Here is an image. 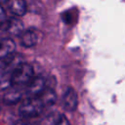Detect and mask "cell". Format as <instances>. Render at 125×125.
Listing matches in <instances>:
<instances>
[{
	"label": "cell",
	"mask_w": 125,
	"mask_h": 125,
	"mask_svg": "<svg viewBox=\"0 0 125 125\" xmlns=\"http://www.w3.org/2000/svg\"><path fill=\"white\" fill-rule=\"evenodd\" d=\"M34 78L33 68L26 62L19 64L12 73V85L19 87H26Z\"/></svg>",
	"instance_id": "1"
},
{
	"label": "cell",
	"mask_w": 125,
	"mask_h": 125,
	"mask_svg": "<svg viewBox=\"0 0 125 125\" xmlns=\"http://www.w3.org/2000/svg\"><path fill=\"white\" fill-rule=\"evenodd\" d=\"M0 110H1V105H0Z\"/></svg>",
	"instance_id": "16"
},
{
	"label": "cell",
	"mask_w": 125,
	"mask_h": 125,
	"mask_svg": "<svg viewBox=\"0 0 125 125\" xmlns=\"http://www.w3.org/2000/svg\"><path fill=\"white\" fill-rule=\"evenodd\" d=\"M6 31L11 35L20 36L23 32V24L19 19L12 18L7 21Z\"/></svg>",
	"instance_id": "8"
},
{
	"label": "cell",
	"mask_w": 125,
	"mask_h": 125,
	"mask_svg": "<svg viewBox=\"0 0 125 125\" xmlns=\"http://www.w3.org/2000/svg\"><path fill=\"white\" fill-rule=\"evenodd\" d=\"M15 43L12 39L4 38L0 41V61H3L14 54Z\"/></svg>",
	"instance_id": "7"
},
{
	"label": "cell",
	"mask_w": 125,
	"mask_h": 125,
	"mask_svg": "<svg viewBox=\"0 0 125 125\" xmlns=\"http://www.w3.org/2000/svg\"><path fill=\"white\" fill-rule=\"evenodd\" d=\"M52 125H70V124L66 119V117H64V115H60L57 117V119L53 122Z\"/></svg>",
	"instance_id": "11"
},
{
	"label": "cell",
	"mask_w": 125,
	"mask_h": 125,
	"mask_svg": "<svg viewBox=\"0 0 125 125\" xmlns=\"http://www.w3.org/2000/svg\"><path fill=\"white\" fill-rule=\"evenodd\" d=\"M4 39V30L2 28H0V41Z\"/></svg>",
	"instance_id": "14"
},
{
	"label": "cell",
	"mask_w": 125,
	"mask_h": 125,
	"mask_svg": "<svg viewBox=\"0 0 125 125\" xmlns=\"http://www.w3.org/2000/svg\"><path fill=\"white\" fill-rule=\"evenodd\" d=\"M78 104V99L75 91L71 88L67 89L62 97V106L68 111L75 110Z\"/></svg>",
	"instance_id": "5"
},
{
	"label": "cell",
	"mask_w": 125,
	"mask_h": 125,
	"mask_svg": "<svg viewBox=\"0 0 125 125\" xmlns=\"http://www.w3.org/2000/svg\"><path fill=\"white\" fill-rule=\"evenodd\" d=\"M14 125H37L35 122H32L30 120H26V119H23V120H20V121H17Z\"/></svg>",
	"instance_id": "12"
},
{
	"label": "cell",
	"mask_w": 125,
	"mask_h": 125,
	"mask_svg": "<svg viewBox=\"0 0 125 125\" xmlns=\"http://www.w3.org/2000/svg\"><path fill=\"white\" fill-rule=\"evenodd\" d=\"M5 21H6V15L3 8L0 6V23H3Z\"/></svg>",
	"instance_id": "13"
},
{
	"label": "cell",
	"mask_w": 125,
	"mask_h": 125,
	"mask_svg": "<svg viewBox=\"0 0 125 125\" xmlns=\"http://www.w3.org/2000/svg\"><path fill=\"white\" fill-rule=\"evenodd\" d=\"M21 98H22V88L15 85H12L10 88L5 90V94L3 95V101L7 104H16L20 102Z\"/></svg>",
	"instance_id": "4"
},
{
	"label": "cell",
	"mask_w": 125,
	"mask_h": 125,
	"mask_svg": "<svg viewBox=\"0 0 125 125\" xmlns=\"http://www.w3.org/2000/svg\"><path fill=\"white\" fill-rule=\"evenodd\" d=\"M21 44L26 48L34 46L38 41V32L35 29H28L20 35Z\"/></svg>",
	"instance_id": "6"
},
{
	"label": "cell",
	"mask_w": 125,
	"mask_h": 125,
	"mask_svg": "<svg viewBox=\"0 0 125 125\" xmlns=\"http://www.w3.org/2000/svg\"><path fill=\"white\" fill-rule=\"evenodd\" d=\"M38 98L40 99V101L43 103L44 105H52L55 104L56 102V93L53 89L51 88H47L38 96Z\"/></svg>",
	"instance_id": "10"
},
{
	"label": "cell",
	"mask_w": 125,
	"mask_h": 125,
	"mask_svg": "<svg viewBox=\"0 0 125 125\" xmlns=\"http://www.w3.org/2000/svg\"><path fill=\"white\" fill-rule=\"evenodd\" d=\"M9 10L16 16H23L26 12V4L24 0H6Z\"/></svg>",
	"instance_id": "9"
},
{
	"label": "cell",
	"mask_w": 125,
	"mask_h": 125,
	"mask_svg": "<svg viewBox=\"0 0 125 125\" xmlns=\"http://www.w3.org/2000/svg\"><path fill=\"white\" fill-rule=\"evenodd\" d=\"M43 107L44 104L38 97H29L21 104L19 113L24 118H33L42 112Z\"/></svg>",
	"instance_id": "2"
},
{
	"label": "cell",
	"mask_w": 125,
	"mask_h": 125,
	"mask_svg": "<svg viewBox=\"0 0 125 125\" xmlns=\"http://www.w3.org/2000/svg\"><path fill=\"white\" fill-rule=\"evenodd\" d=\"M4 1H6V0H0V2H4Z\"/></svg>",
	"instance_id": "15"
},
{
	"label": "cell",
	"mask_w": 125,
	"mask_h": 125,
	"mask_svg": "<svg viewBox=\"0 0 125 125\" xmlns=\"http://www.w3.org/2000/svg\"><path fill=\"white\" fill-rule=\"evenodd\" d=\"M25 88L29 97H38L46 89V82L42 77H34Z\"/></svg>",
	"instance_id": "3"
}]
</instances>
